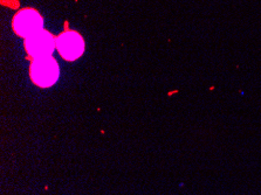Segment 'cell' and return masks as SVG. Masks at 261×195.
I'll return each instance as SVG.
<instances>
[{"mask_svg":"<svg viewBox=\"0 0 261 195\" xmlns=\"http://www.w3.org/2000/svg\"><path fill=\"white\" fill-rule=\"evenodd\" d=\"M31 78L40 88H49L58 82L60 68L57 60L52 57L35 59L31 63Z\"/></svg>","mask_w":261,"mask_h":195,"instance_id":"cell-1","label":"cell"},{"mask_svg":"<svg viewBox=\"0 0 261 195\" xmlns=\"http://www.w3.org/2000/svg\"><path fill=\"white\" fill-rule=\"evenodd\" d=\"M13 30L19 37L27 39L43 30V19L37 10H21L14 15Z\"/></svg>","mask_w":261,"mask_h":195,"instance_id":"cell-2","label":"cell"},{"mask_svg":"<svg viewBox=\"0 0 261 195\" xmlns=\"http://www.w3.org/2000/svg\"><path fill=\"white\" fill-rule=\"evenodd\" d=\"M25 48L30 57L34 60L49 58L57 48V39H54L52 33L42 30L25 39Z\"/></svg>","mask_w":261,"mask_h":195,"instance_id":"cell-3","label":"cell"},{"mask_svg":"<svg viewBox=\"0 0 261 195\" xmlns=\"http://www.w3.org/2000/svg\"><path fill=\"white\" fill-rule=\"evenodd\" d=\"M57 49L66 61H75L85 51V40L77 32L67 31L57 38Z\"/></svg>","mask_w":261,"mask_h":195,"instance_id":"cell-4","label":"cell"}]
</instances>
